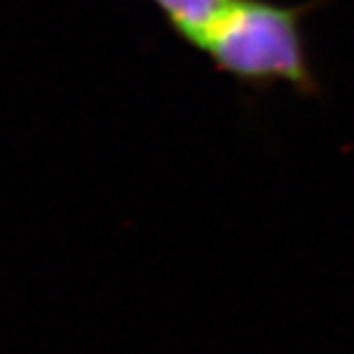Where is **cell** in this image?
I'll use <instances>...</instances> for the list:
<instances>
[{"label":"cell","instance_id":"obj_1","mask_svg":"<svg viewBox=\"0 0 354 354\" xmlns=\"http://www.w3.org/2000/svg\"><path fill=\"white\" fill-rule=\"evenodd\" d=\"M327 2L228 0L193 50L248 91L286 85L299 97L317 99L323 85L307 48L305 20Z\"/></svg>","mask_w":354,"mask_h":354}]
</instances>
